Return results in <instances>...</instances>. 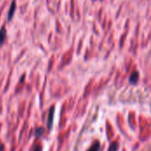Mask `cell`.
Masks as SVG:
<instances>
[{"label":"cell","mask_w":151,"mask_h":151,"mask_svg":"<svg viewBox=\"0 0 151 151\" xmlns=\"http://www.w3.org/2000/svg\"><path fill=\"white\" fill-rule=\"evenodd\" d=\"M118 147H119V145H118L117 142H112L111 144V146H110L108 151H117L118 150Z\"/></svg>","instance_id":"obj_6"},{"label":"cell","mask_w":151,"mask_h":151,"mask_svg":"<svg viewBox=\"0 0 151 151\" xmlns=\"http://www.w3.org/2000/svg\"><path fill=\"white\" fill-rule=\"evenodd\" d=\"M7 38V32H6V28L3 26L0 28V48L5 43Z\"/></svg>","instance_id":"obj_2"},{"label":"cell","mask_w":151,"mask_h":151,"mask_svg":"<svg viewBox=\"0 0 151 151\" xmlns=\"http://www.w3.org/2000/svg\"><path fill=\"white\" fill-rule=\"evenodd\" d=\"M138 77H139V73L137 72H134L130 77V82L132 84H135L138 81Z\"/></svg>","instance_id":"obj_3"},{"label":"cell","mask_w":151,"mask_h":151,"mask_svg":"<svg viewBox=\"0 0 151 151\" xmlns=\"http://www.w3.org/2000/svg\"><path fill=\"white\" fill-rule=\"evenodd\" d=\"M53 112H54V110H53V108L50 110V115H49V121H48V126H49V127H51V124H52V119H53Z\"/></svg>","instance_id":"obj_5"},{"label":"cell","mask_w":151,"mask_h":151,"mask_svg":"<svg viewBox=\"0 0 151 151\" xmlns=\"http://www.w3.org/2000/svg\"><path fill=\"white\" fill-rule=\"evenodd\" d=\"M100 150V143L99 142H96L95 143H93V145L88 150V151H99Z\"/></svg>","instance_id":"obj_4"},{"label":"cell","mask_w":151,"mask_h":151,"mask_svg":"<svg viewBox=\"0 0 151 151\" xmlns=\"http://www.w3.org/2000/svg\"><path fill=\"white\" fill-rule=\"evenodd\" d=\"M16 8H17V3H16V0H12V3H11V5L9 7V10H8V13H7V21L10 22L13 16H14V13L16 12Z\"/></svg>","instance_id":"obj_1"}]
</instances>
